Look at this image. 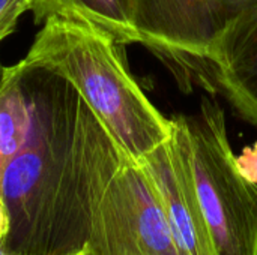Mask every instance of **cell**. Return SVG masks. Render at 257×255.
<instances>
[{"mask_svg": "<svg viewBox=\"0 0 257 255\" xmlns=\"http://www.w3.org/2000/svg\"><path fill=\"white\" fill-rule=\"evenodd\" d=\"M84 255H182L151 177L130 155L105 189Z\"/></svg>", "mask_w": 257, "mask_h": 255, "instance_id": "cell-4", "label": "cell"}, {"mask_svg": "<svg viewBox=\"0 0 257 255\" xmlns=\"http://www.w3.org/2000/svg\"><path fill=\"white\" fill-rule=\"evenodd\" d=\"M123 47L89 24L51 17L23 60L69 81L122 149L142 161L170 138L172 119L133 77Z\"/></svg>", "mask_w": 257, "mask_h": 255, "instance_id": "cell-2", "label": "cell"}, {"mask_svg": "<svg viewBox=\"0 0 257 255\" xmlns=\"http://www.w3.org/2000/svg\"><path fill=\"white\" fill-rule=\"evenodd\" d=\"M30 105L23 147L0 194L8 255H84L99 203L128 156L63 77L18 62Z\"/></svg>", "mask_w": 257, "mask_h": 255, "instance_id": "cell-1", "label": "cell"}, {"mask_svg": "<svg viewBox=\"0 0 257 255\" xmlns=\"http://www.w3.org/2000/svg\"><path fill=\"white\" fill-rule=\"evenodd\" d=\"M139 162L152 180L182 255H217L173 122L170 138Z\"/></svg>", "mask_w": 257, "mask_h": 255, "instance_id": "cell-6", "label": "cell"}, {"mask_svg": "<svg viewBox=\"0 0 257 255\" xmlns=\"http://www.w3.org/2000/svg\"><path fill=\"white\" fill-rule=\"evenodd\" d=\"M209 66L229 104L257 126V0H251L227 26Z\"/></svg>", "mask_w": 257, "mask_h": 255, "instance_id": "cell-7", "label": "cell"}, {"mask_svg": "<svg viewBox=\"0 0 257 255\" xmlns=\"http://www.w3.org/2000/svg\"><path fill=\"white\" fill-rule=\"evenodd\" d=\"M178 129L217 255H257V183L238 167L226 113L202 98L193 114L172 119Z\"/></svg>", "mask_w": 257, "mask_h": 255, "instance_id": "cell-3", "label": "cell"}, {"mask_svg": "<svg viewBox=\"0 0 257 255\" xmlns=\"http://www.w3.org/2000/svg\"><path fill=\"white\" fill-rule=\"evenodd\" d=\"M35 2L36 0H0V42L15 32L21 15L35 9Z\"/></svg>", "mask_w": 257, "mask_h": 255, "instance_id": "cell-10", "label": "cell"}, {"mask_svg": "<svg viewBox=\"0 0 257 255\" xmlns=\"http://www.w3.org/2000/svg\"><path fill=\"white\" fill-rule=\"evenodd\" d=\"M251 0H128L137 44L185 68L209 66L227 26Z\"/></svg>", "mask_w": 257, "mask_h": 255, "instance_id": "cell-5", "label": "cell"}, {"mask_svg": "<svg viewBox=\"0 0 257 255\" xmlns=\"http://www.w3.org/2000/svg\"><path fill=\"white\" fill-rule=\"evenodd\" d=\"M238 167L242 174L253 183H257V143L251 147L244 149L241 156H236Z\"/></svg>", "mask_w": 257, "mask_h": 255, "instance_id": "cell-11", "label": "cell"}, {"mask_svg": "<svg viewBox=\"0 0 257 255\" xmlns=\"http://www.w3.org/2000/svg\"><path fill=\"white\" fill-rule=\"evenodd\" d=\"M30 126V105L20 63L0 75V183L6 165L23 147Z\"/></svg>", "mask_w": 257, "mask_h": 255, "instance_id": "cell-9", "label": "cell"}, {"mask_svg": "<svg viewBox=\"0 0 257 255\" xmlns=\"http://www.w3.org/2000/svg\"><path fill=\"white\" fill-rule=\"evenodd\" d=\"M32 14L36 24H44L51 17H60L89 24L120 45L137 44L128 0H36Z\"/></svg>", "mask_w": 257, "mask_h": 255, "instance_id": "cell-8", "label": "cell"}]
</instances>
